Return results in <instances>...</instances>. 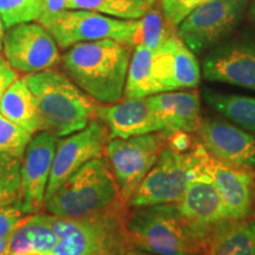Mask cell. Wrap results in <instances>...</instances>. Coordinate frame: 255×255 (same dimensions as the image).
<instances>
[{
    "instance_id": "cell-35",
    "label": "cell",
    "mask_w": 255,
    "mask_h": 255,
    "mask_svg": "<svg viewBox=\"0 0 255 255\" xmlns=\"http://www.w3.org/2000/svg\"><path fill=\"white\" fill-rule=\"evenodd\" d=\"M123 255H156V254H151V253H145V252L142 251H137V250H129L127 251Z\"/></svg>"
},
{
    "instance_id": "cell-23",
    "label": "cell",
    "mask_w": 255,
    "mask_h": 255,
    "mask_svg": "<svg viewBox=\"0 0 255 255\" xmlns=\"http://www.w3.org/2000/svg\"><path fill=\"white\" fill-rule=\"evenodd\" d=\"M203 98L226 119L255 132V97L205 90Z\"/></svg>"
},
{
    "instance_id": "cell-14",
    "label": "cell",
    "mask_w": 255,
    "mask_h": 255,
    "mask_svg": "<svg viewBox=\"0 0 255 255\" xmlns=\"http://www.w3.org/2000/svg\"><path fill=\"white\" fill-rule=\"evenodd\" d=\"M200 143L213 157L234 167L255 168V136L221 120L201 119Z\"/></svg>"
},
{
    "instance_id": "cell-25",
    "label": "cell",
    "mask_w": 255,
    "mask_h": 255,
    "mask_svg": "<svg viewBox=\"0 0 255 255\" xmlns=\"http://www.w3.org/2000/svg\"><path fill=\"white\" fill-rule=\"evenodd\" d=\"M174 57L175 89L195 88L200 83V66L194 52L188 49L180 37L173 34L170 38Z\"/></svg>"
},
{
    "instance_id": "cell-18",
    "label": "cell",
    "mask_w": 255,
    "mask_h": 255,
    "mask_svg": "<svg viewBox=\"0 0 255 255\" xmlns=\"http://www.w3.org/2000/svg\"><path fill=\"white\" fill-rule=\"evenodd\" d=\"M159 131L165 135L193 132L199 127L200 97L196 91H168L149 96Z\"/></svg>"
},
{
    "instance_id": "cell-36",
    "label": "cell",
    "mask_w": 255,
    "mask_h": 255,
    "mask_svg": "<svg viewBox=\"0 0 255 255\" xmlns=\"http://www.w3.org/2000/svg\"><path fill=\"white\" fill-rule=\"evenodd\" d=\"M4 25H2V21L1 19H0V51L2 50V46H4Z\"/></svg>"
},
{
    "instance_id": "cell-11",
    "label": "cell",
    "mask_w": 255,
    "mask_h": 255,
    "mask_svg": "<svg viewBox=\"0 0 255 255\" xmlns=\"http://www.w3.org/2000/svg\"><path fill=\"white\" fill-rule=\"evenodd\" d=\"M104 123L94 119L87 128L57 141L45 200L91 159L103 157L109 142Z\"/></svg>"
},
{
    "instance_id": "cell-22",
    "label": "cell",
    "mask_w": 255,
    "mask_h": 255,
    "mask_svg": "<svg viewBox=\"0 0 255 255\" xmlns=\"http://www.w3.org/2000/svg\"><path fill=\"white\" fill-rule=\"evenodd\" d=\"M152 60L154 50L142 45L135 46L124 88L126 98H142L159 94L152 73Z\"/></svg>"
},
{
    "instance_id": "cell-38",
    "label": "cell",
    "mask_w": 255,
    "mask_h": 255,
    "mask_svg": "<svg viewBox=\"0 0 255 255\" xmlns=\"http://www.w3.org/2000/svg\"><path fill=\"white\" fill-rule=\"evenodd\" d=\"M17 255H44L41 253H38V252H27V253H23V254H17Z\"/></svg>"
},
{
    "instance_id": "cell-7",
    "label": "cell",
    "mask_w": 255,
    "mask_h": 255,
    "mask_svg": "<svg viewBox=\"0 0 255 255\" xmlns=\"http://www.w3.org/2000/svg\"><path fill=\"white\" fill-rule=\"evenodd\" d=\"M55 38L60 49L76 44L114 39L132 46L137 20H124L88 9H64L58 14L38 21Z\"/></svg>"
},
{
    "instance_id": "cell-33",
    "label": "cell",
    "mask_w": 255,
    "mask_h": 255,
    "mask_svg": "<svg viewBox=\"0 0 255 255\" xmlns=\"http://www.w3.org/2000/svg\"><path fill=\"white\" fill-rule=\"evenodd\" d=\"M66 2H68V0H45L43 14L38 21L53 17V15L58 14L59 12L66 9Z\"/></svg>"
},
{
    "instance_id": "cell-30",
    "label": "cell",
    "mask_w": 255,
    "mask_h": 255,
    "mask_svg": "<svg viewBox=\"0 0 255 255\" xmlns=\"http://www.w3.org/2000/svg\"><path fill=\"white\" fill-rule=\"evenodd\" d=\"M208 0H162V15L168 24L178 26L194 9Z\"/></svg>"
},
{
    "instance_id": "cell-37",
    "label": "cell",
    "mask_w": 255,
    "mask_h": 255,
    "mask_svg": "<svg viewBox=\"0 0 255 255\" xmlns=\"http://www.w3.org/2000/svg\"><path fill=\"white\" fill-rule=\"evenodd\" d=\"M250 14L253 20L255 21V0H252L251 6H250Z\"/></svg>"
},
{
    "instance_id": "cell-12",
    "label": "cell",
    "mask_w": 255,
    "mask_h": 255,
    "mask_svg": "<svg viewBox=\"0 0 255 255\" xmlns=\"http://www.w3.org/2000/svg\"><path fill=\"white\" fill-rule=\"evenodd\" d=\"M57 141L52 133L39 131L32 136L25 149L21 158L20 202L26 214L44 209Z\"/></svg>"
},
{
    "instance_id": "cell-17",
    "label": "cell",
    "mask_w": 255,
    "mask_h": 255,
    "mask_svg": "<svg viewBox=\"0 0 255 255\" xmlns=\"http://www.w3.org/2000/svg\"><path fill=\"white\" fill-rule=\"evenodd\" d=\"M177 206L207 241L213 228L227 219L221 195L206 173L191 181Z\"/></svg>"
},
{
    "instance_id": "cell-10",
    "label": "cell",
    "mask_w": 255,
    "mask_h": 255,
    "mask_svg": "<svg viewBox=\"0 0 255 255\" xmlns=\"http://www.w3.org/2000/svg\"><path fill=\"white\" fill-rule=\"evenodd\" d=\"M250 0H208L178 25V37L200 53L227 34L244 14Z\"/></svg>"
},
{
    "instance_id": "cell-9",
    "label": "cell",
    "mask_w": 255,
    "mask_h": 255,
    "mask_svg": "<svg viewBox=\"0 0 255 255\" xmlns=\"http://www.w3.org/2000/svg\"><path fill=\"white\" fill-rule=\"evenodd\" d=\"M5 60L15 72L32 73L52 69L60 60L59 46L39 23H25L7 28L4 36Z\"/></svg>"
},
{
    "instance_id": "cell-2",
    "label": "cell",
    "mask_w": 255,
    "mask_h": 255,
    "mask_svg": "<svg viewBox=\"0 0 255 255\" xmlns=\"http://www.w3.org/2000/svg\"><path fill=\"white\" fill-rule=\"evenodd\" d=\"M124 232L128 251L156 255H202L207 245L177 203L130 207Z\"/></svg>"
},
{
    "instance_id": "cell-8",
    "label": "cell",
    "mask_w": 255,
    "mask_h": 255,
    "mask_svg": "<svg viewBox=\"0 0 255 255\" xmlns=\"http://www.w3.org/2000/svg\"><path fill=\"white\" fill-rule=\"evenodd\" d=\"M167 144L168 135L162 131L109 139L105 155L113 169L121 196L128 203Z\"/></svg>"
},
{
    "instance_id": "cell-6",
    "label": "cell",
    "mask_w": 255,
    "mask_h": 255,
    "mask_svg": "<svg viewBox=\"0 0 255 255\" xmlns=\"http://www.w3.org/2000/svg\"><path fill=\"white\" fill-rule=\"evenodd\" d=\"M207 150L197 143L188 151L167 144L129 201L130 207L177 203L194 178L205 174Z\"/></svg>"
},
{
    "instance_id": "cell-24",
    "label": "cell",
    "mask_w": 255,
    "mask_h": 255,
    "mask_svg": "<svg viewBox=\"0 0 255 255\" xmlns=\"http://www.w3.org/2000/svg\"><path fill=\"white\" fill-rule=\"evenodd\" d=\"M150 7L146 0H68L66 2V9H88L124 20L141 19Z\"/></svg>"
},
{
    "instance_id": "cell-27",
    "label": "cell",
    "mask_w": 255,
    "mask_h": 255,
    "mask_svg": "<svg viewBox=\"0 0 255 255\" xmlns=\"http://www.w3.org/2000/svg\"><path fill=\"white\" fill-rule=\"evenodd\" d=\"M21 158L0 152V207L20 200Z\"/></svg>"
},
{
    "instance_id": "cell-4",
    "label": "cell",
    "mask_w": 255,
    "mask_h": 255,
    "mask_svg": "<svg viewBox=\"0 0 255 255\" xmlns=\"http://www.w3.org/2000/svg\"><path fill=\"white\" fill-rule=\"evenodd\" d=\"M122 205L129 203L121 196L113 169L107 159L98 157L83 165L45 200L44 209L60 218L81 220Z\"/></svg>"
},
{
    "instance_id": "cell-1",
    "label": "cell",
    "mask_w": 255,
    "mask_h": 255,
    "mask_svg": "<svg viewBox=\"0 0 255 255\" xmlns=\"http://www.w3.org/2000/svg\"><path fill=\"white\" fill-rule=\"evenodd\" d=\"M129 47L114 39L76 44L62 57L64 72L97 103H117L124 96Z\"/></svg>"
},
{
    "instance_id": "cell-21",
    "label": "cell",
    "mask_w": 255,
    "mask_h": 255,
    "mask_svg": "<svg viewBox=\"0 0 255 255\" xmlns=\"http://www.w3.org/2000/svg\"><path fill=\"white\" fill-rule=\"evenodd\" d=\"M0 115L31 133L40 131V121L26 78L14 79L0 98Z\"/></svg>"
},
{
    "instance_id": "cell-3",
    "label": "cell",
    "mask_w": 255,
    "mask_h": 255,
    "mask_svg": "<svg viewBox=\"0 0 255 255\" xmlns=\"http://www.w3.org/2000/svg\"><path fill=\"white\" fill-rule=\"evenodd\" d=\"M40 121V131L57 138L81 131L96 117L95 101L70 79L53 69L26 76Z\"/></svg>"
},
{
    "instance_id": "cell-34",
    "label": "cell",
    "mask_w": 255,
    "mask_h": 255,
    "mask_svg": "<svg viewBox=\"0 0 255 255\" xmlns=\"http://www.w3.org/2000/svg\"><path fill=\"white\" fill-rule=\"evenodd\" d=\"M9 238L0 239V255H8Z\"/></svg>"
},
{
    "instance_id": "cell-16",
    "label": "cell",
    "mask_w": 255,
    "mask_h": 255,
    "mask_svg": "<svg viewBox=\"0 0 255 255\" xmlns=\"http://www.w3.org/2000/svg\"><path fill=\"white\" fill-rule=\"evenodd\" d=\"M96 117L107 127L110 139L159 131L149 97L126 98L114 104L100 105L96 109Z\"/></svg>"
},
{
    "instance_id": "cell-28",
    "label": "cell",
    "mask_w": 255,
    "mask_h": 255,
    "mask_svg": "<svg viewBox=\"0 0 255 255\" xmlns=\"http://www.w3.org/2000/svg\"><path fill=\"white\" fill-rule=\"evenodd\" d=\"M45 0H0V19L5 28L39 20Z\"/></svg>"
},
{
    "instance_id": "cell-26",
    "label": "cell",
    "mask_w": 255,
    "mask_h": 255,
    "mask_svg": "<svg viewBox=\"0 0 255 255\" xmlns=\"http://www.w3.org/2000/svg\"><path fill=\"white\" fill-rule=\"evenodd\" d=\"M163 15L157 11L149 9L148 13L137 19L135 32L132 36V46L142 45L150 50L158 49L173 33L168 30Z\"/></svg>"
},
{
    "instance_id": "cell-40",
    "label": "cell",
    "mask_w": 255,
    "mask_h": 255,
    "mask_svg": "<svg viewBox=\"0 0 255 255\" xmlns=\"http://www.w3.org/2000/svg\"><path fill=\"white\" fill-rule=\"evenodd\" d=\"M2 60H4V59H2V57H1V56H0V63H1V62H2Z\"/></svg>"
},
{
    "instance_id": "cell-13",
    "label": "cell",
    "mask_w": 255,
    "mask_h": 255,
    "mask_svg": "<svg viewBox=\"0 0 255 255\" xmlns=\"http://www.w3.org/2000/svg\"><path fill=\"white\" fill-rule=\"evenodd\" d=\"M205 173L219 190L227 219L251 218L255 212V171L219 161L207 151Z\"/></svg>"
},
{
    "instance_id": "cell-39",
    "label": "cell",
    "mask_w": 255,
    "mask_h": 255,
    "mask_svg": "<svg viewBox=\"0 0 255 255\" xmlns=\"http://www.w3.org/2000/svg\"><path fill=\"white\" fill-rule=\"evenodd\" d=\"M146 1H148L150 5H152V4H154V2L156 1V0H146Z\"/></svg>"
},
{
    "instance_id": "cell-32",
    "label": "cell",
    "mask_w": 255,
    "mask_h": 255,
    "mask_svg": "<svg viewBox=\"0 0 255 255\" xmlns=\"http://www.w3.org/2000/svg\"><path fill=\"white\" fill-rule=\"evenodd\" d=\"M17 78V72L8 65L6 60H2L0 63V98H1L6 89L8 88V85Z\"/></svg>"
},
{
    "instance_id": "cell-29",
    "label": "cell",
    "mask_w": 255,
    "mask_h": 255,
    "mask_svg": "<svg viewBox=\"0 0 255 255\" xmlns=\"http://www.w3.org/2000/svg\"><path fill=\"white\" fill-rule=\"evenodd\" d=\"M30 132L0 115V152L23 158L25 149L31 141Z\"/></svg>"
},
{
    "instance_id": "cell-15",
    "label": "cell",
    "mask_w": 255,
    "mask_h": 255,
    "mask_svg": "<svg viewBox=\"0 0 255 255\" xmlns=\"http://www.w3.org/2000/svg\"><path fill=\"white\" fill-rule=\"evenodd\" d=\"M210 82L227 83L255 91V44L233 41L213 50L202 64Z\"/></svg>"
},
{
    "instance_id": "cell-5",
    "label": "cell",
    "mask_w": 255,
    "mask_h": 255,
    "mask_svg": "<svg viewBox=\"0 0 255 255\" xmlns=\"http://www.w3.org/2000/svg\"><path fill=\"white\" fill-rule=\"evenodd\" d=\"M129 209V205H122L81 220L40 212L41 220L59 237L51 255H123L128 251L124 225Z\"/></svg>"
},
{
    "instance_id": "cell-31",
    "label": "cell",
    "mask_w": 255,
    "mask_h": 255,
    "mask_svg": "<svg viewBox=\"0 0 255 255\" xmlns=\"http://www.w3.org/2000/svg\"><path fill=\"white\" fill-rule=\"evenodd\" d=\"M26 214L20 200L12 205L0 207V239L9 238L18 222Z\"/></svg>"
},
{
    "instance_id": "cell-19",
    "label": "cell",
    "mask_w": 255,
    "mask_h": 255,
    "mask_svg": "<svg viewBox=\"0 0 255 255\" xmlns=\"http://www.w3.org/2000/svg\"><path fill=\"white\" fill-rule=\"evenodd\" d=\"M202 255H255V219H226L210 232Z\"/></svg>"
},
{
    "instance_id": "cell-20",
    "label": "cell",
    "mask_w": 255,
    "mask_h": 255,
    "mask_svg": "<svg viewBox=\"0 0 255 255\" xmlns=\"http://www.w3.org/2000/svg\"><path fill=\"white\" fill-rule=\"evenodd\" d=\"M58 242L59 237L41 220L39 213L27 214L21 218L9 237L8 255L23 254L27 252L51 255V252Z\"/></svg>"
}]
</instances>
